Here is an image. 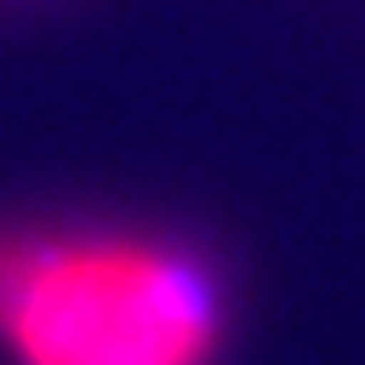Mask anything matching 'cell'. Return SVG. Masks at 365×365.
I'll return each instance as SVG.
<instances>
[{
    "mask_svg": "<svg viewBox=\"0 0 365 365\" xmlns=\"http://www.w3.org/2000/svg\"><path fill=\"white\" fill-rule=\"evenodd\" d=\"M230 283L189 236L124 218H0L6 365H218Z\"/></svg>",
    "mask_w": 365,
    "mask_h": 365,
    "instance_id": "6da1fadb",
    "label": "cell"
}]
</instances>
